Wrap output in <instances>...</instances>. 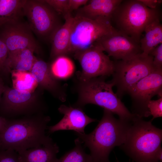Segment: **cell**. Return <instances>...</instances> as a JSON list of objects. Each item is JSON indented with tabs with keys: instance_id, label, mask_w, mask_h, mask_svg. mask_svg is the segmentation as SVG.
Instances as JSON below:
<instances>
[{
	"instance_id": "1",
	"label": "cell",
	"mask_w": 162,
	"mask_h": 162,
	"mask_svg": "<svg viewBox=\"0 0 162 162\" xmlns=\"http://www.w3.org/2000/svg\"><path fill=\"white\" fill-rule=\"evenodd\" d=\"M129 121L117 119L112 112L104 109L101 119L92 132H75L82 143L89 149L92 162H110V153L123 142Z\"/></svg>"
},
{
	"instance_id": "2",
	"label": "cell",
	"mask_w": 162,
	"mask_h": 162,
	"mask_svg": "<svg viewBox=\"0 0 162 162\" xmlns=\"http://www.w3.org/2000/svg\"><path fill=\"white\" fill-rule=\"evenodd\" d=\"M162 130L134 115L128 122L122 143L119 146L135 162H159L156 154L161 147Z\"/></svg>"
},
{
	"instance_id": "3",
	"label": "cell",
	"mask_w": 162,
	"mask_h": 162,
	"mask_svg": "<svg viewBox=\"0 0 162 162\" xmlns=\"http://www.w3.org/2000/svg\"><path fill=\"white\" fill-rule=\"evenodd\" d=\"M50 120L49 117L43 116L8 120L0 133V149L19 153L40 145L49 137L45 131Z\"/></svg>"
},
{
	"instance_id": "4",
	"label": "cell",
	"mask_w": 162,
	"mask_h": 162,
	"mask_svg": "<svg viewBox=\"0 0 162 162\" xmlns=\"http://www.w3.org/2000/svg\"><path fill=\"white\" fill-rule=\"evenodd\" d=\"M160 14L159 9H150L139 0H122L114 11L111 22L116 29L140 44L146 26L160 19Z\"/></svg>"
},
{
	"instance_id": "5",
	"label": "cell",
	"mask_w": 162,
	"mask_h": 162,
	"mask_svg": "<svg viewBox=\"0 0 162 162\" xmlns=\"http://www.w3.org/2000/svg\"><path fill=\"white\" fill-rule=\"evenodd\" d=\"M105 77L100 76L80 81L78 99L74 107L82 108L87 104H93L117 115L121 120H130L134 115L113 92V84L106 82Z\"/></svg>"
},
{
	"instance_id": "6",
	"label": "cell",
	"mask_w": 162,
	"mask_h": 162,
	"mask_svg": "<svg viewBox=\"0 0 162 162\" xmlns=\"http://www.w3.org/2000/svg\"><path fill=\"white\" fill-rule=\"evenodd\" d=\"M153 57L142 53L128 59L114 62L112 79L110 82L116 87V93L121 99L128 91L144 77L156 69L153 62Z\"/></svg>"
},
{
	"instance_id": "7",
	"label": "cell",
	"mask_w": 162,
	"mask_h": 162,
	"mask_svg": "<svg viewBox=\"0 0 162 162\" xmlns=\"http://www.w3.org/2000/svg\"><path fill=\"white\" fill-rule=\"evenodd\" d=\"M115 29L108 19L100 17L92 20L75 16L71 31L70 54L89 48Z\"/></svg>"
},
{
	"instance_id": "8",
	"label": "cell",
	"mask_w": 162,
	"mask_h": 162,
	"mask_svg": "<svg viewBox=\"0 0 162 162\" xmlns=\"http://www.w3.org/2000/svg\"><path fill=\"white\" fill-rule=\"evenodd\" d=\"M23 11L33 33L43 40L50 41L62 25L59 15L44 0H25Z\"/></svg>"
},
{
	"instance_id": "9",
	"label": "cell",
	"mask_w": 162,
	"mask_h": 162,
	"mask_svg": "<svg viewBox=\"0 0 162 162\" xmlns=\"http://www.w3.org/2000/svg\"><path fill=\"white\" fill-rule=\"evenodd\" d=\"M132 100L131 113L141 118L151 115L149 102L155 95L162 97V69H157L144 77L127 92Z\"/></svg>"
},
{
	"instance_id": "10",
	"label": "cell",
	"mask_w": 162,
	"mask_h": 162,
	"mask_svg": "<svg viewBox=\"0 0 162 162\" xmlns=\"http://www.w3.org/2000/svg\"><path fill=\"white\" fill-rule=\"evenodd\" d=\"M103 52L95 43L89 48L74 54L82 68L78 76L80 81L112 75L114 69V62Z\"/></svg>"
},
{
	"instance_id": "11",
	"label": "cell",
	"mask_w": 162,
	"mask_h": 162,
	"mask_svg": "<svg viewBox=\"0 0 162 162\" xmlns=\"http://www.w3.org/2000/svg\"><path fill=\"white\" fill-rule=\"evenodd\" d=\"M0 39L6 46L8 54L25 49L38 54L40 51L28 22L23 18L8 22L0 27Z\"/></svg>"
},
{
	"instance_id": "12",
	"label": "cell",
	"mask_w": 162,
	"mask_h": 162,
	"mask_svg": "<svg viewBox=\"0 0 162 162\" xmlns=\"http://www.w3.org/2000/svg\"><path fill=\"white\" fill-rule=\"evenodd\" d=\"M95 43L116 60L128 59L142 53L140 44L116 29Z\"/></svg>"
},
{
	"instance_id": "13",
	"label": "cell",
	"mask_w": 162,
	"mask_h": 162,
	"mask_svg": "<svg viewBox=\"0 0 162 162\" xmlns=\"http://www.w3.org/2000/svg\"><path fill=\"white\" fill-rule=\"evenodd\" d=\"M0 100V113L2 116L20 114L33 109L36 104L34 92L19 90L5 86Z\"/></svg>"
},
{
	"instance_id": "14",
	"label": "cell",
	"mask_w": 162,
	"mask_h": 162,
	"mask_svg": "<svg viewBox=\"0 0 162 162\" xmlns=\"http://www.w3.org/2000/svg\"><path fill=\"white\" fill-rule=\"evenodd\" d=\"M58 110L64 116L56 124L47 127L49 133L60 130H71L85 133V127L90 123L97 121L87 116L81 108L62 105Z\"/></svg>"
},
{
	"instance_id": "15",
	"label": "cell",
	"mask_w": 162,
	"mask_h": 162,
	"mask_svg": "<svg viewBox=\"0 0 162 162\" xmlns=\"http://www.w3.org/2000/svg\"><path fill=\"white\" fill-rule=\"evenodd\" d=\"M30 72L38 85L53 94H56L62 101L65 100L66 94L52 75L50 66L45 61L37 59Z\"/></svg>"
},
{
	"instance_id": "16",
	"label": "cell",
	"mask_w": 162,
	"mask_h": 162,
	"mask_svg": "<svg viewBox=\"0 0 162 162\" xmlns=\"http://www.w3.org/2000/svg\"><path fill=\"white\" fill-rule=\"evenodd\" d=\"M59 149L49 136L42 143L18 153L21 162H55Z\"/></svg>"
},
{
	"instance_id": "17",
	"label": "cell",
	"mask_w": 162,
	"mask_h": 162,
	"mask_svg": "<svg viewBox=\"0 0 162 162\" xmlns=\"http://www.w3.org/2000/svg\"><path fill=\"white\" fill-rule=\"evenodd\" d=\"M122 0H89L88 3L76 10V16L92 20L104 17L111 20L114 11Z\"/></svg>"
},
{
	"instance_id": "18",
	"label": "cell",
	"mask_w": 162,
	"mask_h": 162,
	"mask_svg": "<svg viewBox=\"0 0 162 162\" xmlns=\"http://www.w3.org/2000/svg\"><path fill=\"white\" fill-rule=\"evenodd\" d=\"M65 21L55 32L50 40V56L56 59L70 54V37L74 17L71 15L64 18Z\"/></svg>"
},
{
	"instance_id": "19",
	"label": "cell",
	"mask_w": 162,
	"mask_h": 162,
	"mask_svg": "<svg viewBox=\"0 0 162 162\" xmlns=\"http://www.w3.org/2000/svg\"><path fill=\"white\" fill-rule=\"evenodd\" d=\"M160 19L148 24L144 32L145 35L140 40L142 54L148 56L150 52L162 42V25Z\"/></svg>"
},
{
	"instance_id": "20",
	"label": "cell",
	"mask_w": 162,
	"mask_h": 162,
	"mask_svg": "<svg viewBox=\"0 0 162 162\" xmlns=\"http://www.w3.org/2000/svg\"><path fill=\"white\" fill-rule=\"evenodd\" d=\"M34 52L29 49H25L9 53L8 65L11 71L30 72L37 59Z\"/></svg>"
},
{
	"instance_id": "21",
	"label": "cell",
	"mask_w": 162,
	"mask_h": 162,
	"mask_svg": "<svg viewBox=\"0 0 162 162\" xmlns=\"http://www.w3.org/2000/svg\"><path fill=\"white\" fill-rule=\"evenodd\" d=\"M25 0H0V27L6 23L23 18Z\"/></svg>"
},
{
	"instance_id": "22",
	"label": "cell",
	"mask_w": 162,
	"mask_h": 162,
	"mask_svg": "<svg viewBox=\"0 0 162 162\" xmlns=\"http://www.w3.org/2000/svg\"><path fill=\"white\" fill-rule=\"evenodd\" d=\"M13 88L30 92H34L38 86L35 78L30 72L11 70Z\"/></svg>"
},
{
	"instance_id": "23",
	"label": "cell",
	"mask_w": 162,
	"mask_h": 162,
	"mask_svg": "<svg viewBox=\"0 0 162 162\" xmlns=\"http://www.w3.org/2000/svg\"><path fill=\"white\" fill-rule=\"evenodd\" d=\"M51 72L56 79H65L71 76L74 72L73 62L66 56H61L55 59L50 66Z\"/></svg>"
},
{
	"instance_id": "24",
	"label": "cell",
	"mask_w": 162,
	"mask_h": 162,
	"mask_svg": "<svg viewBox=\"0 0 162 162\" xmlns=\"http://www.w3.org/2000/svg\"><path fill=\"white\" fill-rule=\"evenodd\" d=\"M74 142L75 147L55 162H92L90 155L86 153L80 140L77 138Z\"/></svg>"
},
{
	"instance_id": "25",
	"label": "cell",
	"mask_w": 162,
	"mask_h": 162,
	"mask_svg": "<svg viewBox=\"0 0 162 162\" xmlns=\"http://www.w3.org/2000/svg\"><path fill=\"white\" fill-rule=\"evenodd\" d=\"M8 51L3 41L0 39V76L3 78L7 76L11 70L8 65Z\"/></svg>"
},
{
	"instance_id": "26",
	"label": "cell",
	"mask_w": 162,
	"mask_h": 162,
	"mask_svg": "<svg viewBox=\"0 0 162 162\" xmlns=\"http://www.w3.org/2000/svg\"><path fill=\"white\" fill-rule=\"evenodd\" d=\"M59 15H62L64 18L71 14L68 11V0H44Z\"/></svg>"
},
{
	"instance_id": "27",
	"label": "cell",
	"mask_w": 162,
	"mask_h": 162,
	"mask_svg": "<svg viewBox=\"0 0 162 162\" xmlns=\"http://www.w3.org/2000/svg\"><path fill=\"white\" fill-rule=\"evenodd\" d=\"M148 107L151 115L153 116L151 120L162 116V97L156 100H150L148 105Z\"/></svg>"
},
{
	"instance_id": "28",
	"label": "cell",
	"mask_w": 162,
	"mask_h": 162,
	"mask_svg": "<svg viewBox=\"0 0 162 162\" xmlns=\"http://www.w3.org/2000/svg\"><path fill=\"white\" fill-rule=\"evenodd\" d=\"M0 162H21L18 153L11 150L0 149Z\"/></svg>"
},
{
	"instance_id": "29",
	"label": "cell",
	"mask_w": 162,
	"mask_h": 162,
	"mask_svg": "<svg viewBox=\"0 0 162 162\" xmlns=\"http://www.w3.org/2000/svg\"><path fill=\"white\" fill-rule=\"evenodd\" d=\"M149 55L153 57V64L154 68L162 69V43L153 49Z\"/></svg>"
},
{
	"instance_id": "30",
	"label": "cell",
	"mask_w": 162,
	"mask_h": 162,
	"mask_svg": "<svg viewBox=\"0 0 162 162\" xmlns=\"http://www.w3.org/2000/svg\"><path fill=\"white\" fill-rule=\"evenodd\" d=\"M88 0H68V11L71 14V12L77 10L82 5L86 4L88 2Z\"/></svg>"
},
{
	"instance_id": "31",
	"label": "cell",
	"mask_w": 162,
	"mask_h": 162,
	"mask_svg": "<svg viewBox=\"0 0 162 162\" xmlns=\"http://www.w3.org/2000/svg\"><path fill=\"white\" fill-rule=\"evenodd\" d=\"M145 5L152 9H159L162 3V0H139Z\"/></svg>"
},
{
	"instance_id": "32",
	"label": "cell",
	"mask_w": 162,
	"mask_h": 162,
	"mask_svg": "<svg viewBox=\"0 0 162 162\" xmlns=\"http://www.w3.org/2000/svg\"><path fill=\"white\" fill-rule=\"evenodd\" d=\"M8 120L6 118L0 116V133L5 128L8 123Z\"/></svg>"
},
{
	"instance_id": "33",
	"label": "cell",
	"mask_w": 162,
	"mask_h": 162,
	"mask_svg": "<svg viewBox=\"0 0 162 162\" xmlns=\"http://www.w3.org/2000/svg\"><path fill=\"white\" fill-rule=\"evenodd\" d=\"M156 158L157 160L160 162H162V149L161 147H160L156 154Z\"/></svg>"
},
{
	"instance_id": "34",
	"label": "cell",
	"mask_w": 162,
	"mask_h": 162,
	"mask_svg": "<svg viewBox=\"0 0 162 162\" xmlns=\"http://www.w3.org/2000/svg\"><path fill=\"white\" fill-rule=\"evenodd\" d=\"M5 86L3 78L0 76V100L1 96L3 94Z\"/></svg>"
},
{
	"instance_id": "35",
	"label": "cell",
	"mask_w": 162,
	"mask_h": 162,
	"mask_svg": "<svg viewBox=\"0 0 162 162\" xmlns=\"http://www.w3.org/2000/svg\"><path fill=\"white\" fill-rule=\"evenodd\" d=\"M117 162H119L118 161H117Z\"/></svg>"
},
{
	"instance_id": "36",
	"label": "cell",
	"mask_w": 162,
	"mask_h": 162,
	"mask_svg": "<svg viewBox=\"0 0 162 162\" xmlns=\"http://www.w3.org/2000/svg\"></svg>"
}]
</instances>
